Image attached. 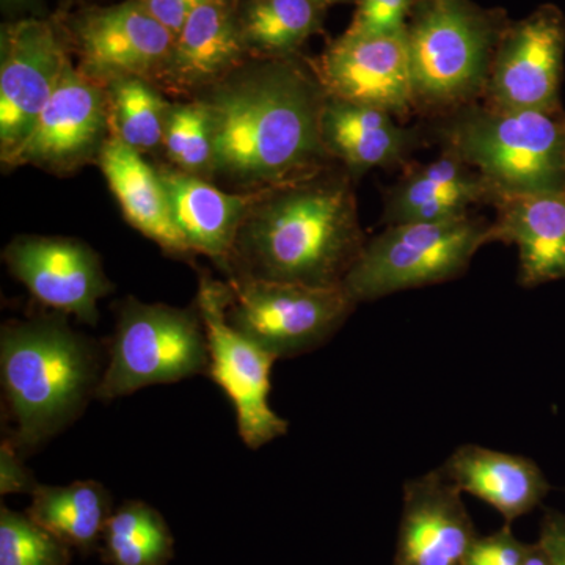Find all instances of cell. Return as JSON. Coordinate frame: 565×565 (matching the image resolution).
<instances>
[{
  "mask_svg": "<svg viewBox=\"0 0 565 565\" xmlns=\"http://www.w3.org/2000/svg\"><path fill=\"white\" fill-rule=\"evenodd\" d=\"M228 302V285L214 281L207 275L200 277L195 305L210 345L207 375L232 401L244 444L259 449L286 435L289 427L269 404L270 373L277 359L234 329L226 315Z\"/></svg>",
  "mask_w": 565,
  "mask_h": 565,
  "instance_id": "9",
  "label": "cell"
},
{
  "mask_svg": "<svg viewBox=\"0 0 565 565\" xmlns=\"http://www.w3.org/2000/svg\"><path fill=\"white\" fill-rule=\"evenodd\" d=\"M203 99L210 114L212 172L258 192L323 169L327 93L289 58H263L233 71Z\"/></svg>",
  "mask_w": 565,
  "mask_h": 565,
  "instance_id": "1",
  "label": "cell"
},
{
  "mask_svg": "<svg viewBox=\"0 0 565 565\" xmlns=\"http://www.w3.org/2000/svg\"><path fill=\"white\" fill-rule=\"evenodd\" d=\"M493 206L492 243L515 245L520 285L565 280V193L514 196Z\"/></svg>",
  "mask_w": 565,
  "mask_h": 565,
  "instance_id": "17",
  "label": "cell"
},
{
  "mask_svg": "<svg viewBox=\"0 0 565 565\" xmlns=\"http://www.w3.org/2000/svg\"><path fill=\"white\" fill-rule=\"evenodd\" d=\"M103 353L63 316L3 323L0 381L7 438L22 457L71 426L102 384Z\"/></svg>",
  "mask_w": 565,
  "mask_h": 565,
  "instance_id": "3",
  "label": "cell"
},
{
  "mask_svg": "<svg viewBox=\"0 0 565 565\" xmlns=\"http://www.w3.org/2000/svg\"><path fill=\"white\" fill-rule=\"evenodd\" d=\"M440 470L460 492L492 505L505 525L530 514L550 492L544 471L534 460L486 446H459Z\"/></svg>",
  "mask_w": 565,
  "mask_h": 565,
  "instance_id": "20",
  "label": "cell"
},
{
  "mask_svg": "<svg viewBox=\"0 0 565 565\" xmlns=\"http://www.w3.org/2000/svg\"><path fill=\"white\" fill-rule=\"evenodd\" d=\"M3 258L33 299L81 322H98L99 299L111 285L90 247L63 237H18Z\"/></svg>",
  "mask_w": 565,
  "mask_h": 565,
  "instance_id": "14",
  "label": "cell"
},
{
  "mask_svg": "<svg viewBox=\"0 0 565 565\" xmlns=\"http://www.w3.org/2000/svg\"><path fill=\"white\" fill-rule=\"evenodd\" d=\"M539 546L552 565H565V515L546 511L542 520Z\"/></svg>",
  "mask_w": 565,
  "mask_h": 565,
  "instance_id": "33",
  "label": "cell"
},
{
  "mask_svg": "<svg viewBox=\"0 0 565 565\" xmlns=\"http://www.w3.org/2000/svg\"><path fill=\"white\" fill-rule=\"evenodd\" d=\"M316 3L326 9V7L332 6V3L341 2V0H315Z\"/></svg>",
  "mask_w": 565,
  "mask_h": 565,
  "instance_id": "37",
  "label": "cell"
},
{
  "mask_svg": "<svg viewBox=\"0 0 565 565\" xmlns=\"http://www.w3.org/2000/svg\"><path fill=\"white\" fill-rule=\"evenodd\" d=\"M437 137L441 150L481 174L493 204L514 196L565 193V110L468 104L444 114Z\"/></svg>",
  "mask_w": 565,
  "mask_h": 565,
  "instance_id": "4",
  "label": "cell"
},
{
  "mask_svg": "<svg viewBox=\"0 0 565 565\" xmlns=\"http://www.w3.org/2000/svg\"><path fill=\"white\" fill-rule=\"evenodd\" d=\"M163 147L182 172L196 174L212 169L211 120L203 102L172 107Z\"/></svg>",
  "mask_w": 565,
  "mask_h": 565,
  "instance_id": "29",
  "label": "cell"
},
{
  "mask_svg": "<svg viewBox=\"0 0 565 565\" xmlns=\"http://www.w3.org/2000/svg\"><path fill=\"white\" fill-rule=\"evenodd\" d=\"M490 243L492 222L473 214L386 225L366 241L343 286L360 303L440 285L462 277L479 248Z\"/></svg>",
  "mask_w": 565,
  "mask_h": 565,
  "instance_id": "6",
  "label": "cell"
},
{
  "mask_svg": "<svg viewBox=\"0 0 565 565\" xmlns=\"http://www.w3.org/2000/svg\"><path fill=\"white\" fill-rule=\"evenodd\" d=\"M526 552L527 544L515 537L511 525H504L484 537L479 535L463 565H525Z\"/></svg>",
  "mask_w": 565,
  "mask_h": 565,
  "instance_id": "31",
  "label": "cell"
},
{
  "mask_svg": "<svg viewBox=\"0 0 565 565\" xmlns=\"http://www.w3.org/2000/svg\"><path fill=\"white\" fill-rule=\"evenodd\" d=\"M22 457L9 438L0 446V493H32L39 482L22 463Z\"/></svg>",
  "mask_w": 565,
  "mask_h": 565,
  "instance_id": "32",
  "label": "cell"
},
{
  "mask_svg": "<svg viewBox=\"0 0 565 565\" xmlns=\"http://www.w3.org/2000/svg\"><path fill=\"white\" fill-rule=\"evenodd\" d=\"M73 548L28 514L0 509V565H70Z\"/></svg>",
  "mask_w": 565,
  "mask_h": 565,
  "instance_id": "28",
  "label": "cell"
},
{
  "mask_svg": "<svg viewBox=\"0 0 565 565\" xmlns=\"http://www.w3.org/2000/svg\"><path fill=\"white\" fill-rule=\"evenodd\" d=\"M141 2L156 20L177 36L185 20L203 0H141Z\"/></svg>",
  "mask_w": 565,
  "mask_h": 565,
  "instance_id": "34",
  "label": "cell"
},
{
  "mask_svg": "<svg viewBox=\"0 0 565 565\" xmlns=\"http://www.w3.org/2000/svg\"><path fill=\"white\" fill-rule=\"evenodd\" d=\"M33 0H2L3 9H22V7L31 6Z\"/></svg>",
  "mask_w": 565,
  "mask_h": 565,
  "instance_id": "36",
  "label": "cell"
},
{
  "mask_svg": "<svg viewBox=\"0 0 565 565\" xmlns=\"http://www.w3.org/2000/svg\"><path fill=\"white\" fill-rule=\"evenodd\" d=\"M505 25L470 0H416L405 25L416 109L446 114L482 99Z\"/></svg>",
  "mask_w": 565,
  "mask_h": 565,
  "instance_id": "5",
  "label": "cell"
},
{
  "mask_svg": "<svg viewBox=\"0 0 565 565\" xmlns=\"http://www.w3.org/2000/svg\"><path fill=\"white\" fill-rule=\"evenodd\" d=\"M228 321L275 359L315 351L348 321L355 302L344 286L236 278L228 281Z\"/></svg>",
  "mask_w": 565,
  "mask_h": 565,
  "instance_id": "8",
  "label": "cell"
},
{
  "mask_svg": "<svg viewBox=\"0 0 565 565\" xmlns=\"http://www.w3.org/2000/svg\"><path fill=\"white\" fill-rule=\"evenodd\" d=\"M159 174L173 221L191 250L228 269L237 234L259 191L228 193L182 170L163 169Z\"/></svg>",
  "mask_w": 565,
  "mask_h": 565,
  "instance_id": "18",
  "label": "cell"
},
{
  "mask_svg": "<svg viewBox=\"0 0 565 565\" xmlns=\"http://www.w3.org/2000/svg\"><path fill=\"white\" fill-rule=\"evenodd\" d=\"M478 537L462 492L440 468L405 482L393 565H463Z\"/></svg>",
  "mask_w": 565,
  "mask_h": 565,
  "instance_id": "16",
  "label": "cell"
},
{
  "mask_svg": "<svg viewBox=\"0 0 565 565\" xmlns=\"http://www.w3.org/2000/svg\"><path fill=\"white\" fill-rule=\"evenodd\" d=\"M364 244L351 180L321 169L259 191L226 273L334 288L343 286Z\"/></svg>",
  "mask_w": 565,
  "mask_h": 565,
  "instance_id": "2",
  "label": "cell"
},
{
  "mask_svg": "<svg viewBox=\"0 0 565 565\" xmlns=\"http://www.w3.org/2000/svg\"><path fill=\"white\" fill-rule=\"evenodd\" d=\"M106 99L102 85L70 62L28 139L7 166L32 163L66 172L87 161L106 141L103 139L109 125Z\"/></svg>",
  "mask_w": 565,
  "mask_h": 565,
  "instance_id": "15",
  "label": "cell"
},
{
  "mask_svg": "<svg viewBox=\"0 0 565 565\" xmlns=\"http://www.w3.org/2000/svg\"><path fill=\"white\" fill-rule=\"evenodd\" d=\"M74 35L79 70L106 87L122 77L162 76L174 44L173 33L141 0L85 11L74 24Z\"/></svg>",
  "mask_w": 565,
  "mask_h": 565,
  "instance_id": "13",
  "label": "cell"
},
{
  "mask_svg": "<svg viewBox=\"0 0 565 565\" xmlns=\"http://www.w3.org/2000/svg\"><path fill=\"white\" fill-rule=\"evenodd\" d=\"M98 552L109 565H169L174 539L158 509L125 501L110 515Z\"/></svg>",
  "mask_w": 565,
  "mask_h": 565,
  "instance_id": "26",
  "label": "cell"
},
{
  "mask_svg": "<svg viewBox=\"0 0 565 565\" xmlns=\"http://www.w3.org/2000/svg\"><path fill=\"white\" fill-rule=\"evenodd\" d=\"M327 96L405 118L416 110L405 31L392 35L344 32L315 66Z\"/></svg>",
  "mask_w": 565,
  "mask_h": 565,
  "instance_id": "12",
  "label": "cell"
},
{
  "mask_svg": "<svg viewBox=\"0 0 565 565\" xmlns=\"http://www.w3.org/2000/svg\"><path fill=\"white\" fill-rule=\"evenodd\" d=\"M107 87L111 137L139 152L163 143L172 107L163 102L150 82L140 77H122L110 82Z\"/></svg>",
  "mask_w": 565,
  "mask_h": 565,
  "instance_id": "27",
  "label": "cell"
},
{
  "mask_svg": "<svg viewBox=\"0 0 565 565\" xmlns=\"http://www.w3.org/2000/svg\"><path fill=\"white\" fill-rule=\"evenodd\" d=\"M315 0H243L236 9L245 51L262 58H289L321 29Z\"/></svg>",
  "mask_w": 565,
  "mask_h": 565,
  "instance_id": "25",
  "label": "cell"
},
{
  "mask_svg": "<svg viewBox=\"0 0 565 565\" xmlns=\"http://www.w3.org/2000/svg\"><path fill=\"white\" fill-rule=\"evenodd\" d=\"M236 9L230 0H203L174 36L162 76L178 88L217 84L243 62Z\"/></svg>",
  "mask_w": 565,
  "mask_h": 565,
  "instance_id": "22",
  "label": "cell"
},
{
  "mask_svg": "<svg viewBox=\"0 0 565 565\" xmlns=\"http://www.w3.org/2000/svg\"><path fill=\"white\" fill-rule=\"evenodd\" d=\"M565 17L542 6L505 25L482 103L497 109L559 111L564 76Z\"/></svg>",
  "mask_w": 565,
  "mask_h": 565,
  "instance_id": "10",
  "label": "cell"
},
{
  "mask_svg": "<svg viewBox=\"0 0 565 565\" xmlns=\"http://www.w3.org/2000/svg\"><path fill=\"white\" fill-rule=\"evenodd\" d=\"M493 204V193L481 174L452 152L408 167L385 200L386 225L438 222L471 214L476 204Z\"/></svg>",
  "mask_w": 565,
  "mask_h": 565,
  "instance_id": "19",
  "label": "cell"
},
{
  "mask_svg": "<svg viewBox=\"0 0 565 565\" xmlns=\"http://www.w3.org/2000/svg\"><path fill=\"white\" fill-rule=\"evenodd\" d=\"M98 154L104 177L126 221L167 253L181 256L192 253L173 221L161 174L145 162L141 152L110 137Z\"/></svg>",
  "mask_w": 565,
  "mask_h": 565,
  "instance_id": "23",
  "label": "cell"
},
{
  "mask_svg": "<svg viewBox=\"0 0 565 565\" xmlns=\"http://www.w3.org/2000/svg\"><path fill=\"white\" fill-rule=\"evenodd\" d=\"M321 136L330 158L343 162L353 177L407 161L419 134L405 128L388 111L327 96Z\"/></svg>",
  "mask_w": 565,
  "mask_h": 565,
  "instance_id": "21",
  "label": "cell"
},
{
  "mask_svg": "<svg viewBox=\"0 0 565 565\" xmlns=\"http://www.w3.org/2000/svg\"><path fill=\"white\" fill-rule=\"evenodd\" d=\"M416 0H356L351 28L362 35H392L405 31Z\"/></svg>",
  "mask_w": 565,
  "mask_h": 565,
  "instance_id": "30",
  "label": "cell"
},
{
  "mask_svg": "<svg viewBox=\"0 0 565 565\" xmlns=\"http://www.w3.org/2000/svg\"><path fill=\"white\" fill-rule=\"evenodd\" d=\"M525 565H552L550 564L548 557H546L544 550L535 544L527 545Z\"/></svg>",
  "mask_w": 565,
  "mask_h": 565,
  "instance_id": "35",
  "label": "cell"
},
{
  "mask_svg": "<svg viewBox=\"0 0 565 565\" xmlns=\"http://www.w3.org/2000/svg\"><path fill=\"white\" fill-rule=\"evenodd\" d=\"M210 373V345L199 308L181 310L129 299L121 305L96 399L110 403L145 386Z\"/></svg>",
  "mask_w": 565,
  "mask_h": 565,
  "instance_id": "7",
  "label": "cell"
},
{
  "mask_svg": "<svg viewBox=\"0 0 565 565\" xmlns=\"http://www.w3.org/2000/svg\"><path fill=\"white\" fill-rule=\"evenodd\" d=\"M57 32L43 20L3 24L0 33V154L9 161L28 139L68 66Z\"/></svg>",
  "mask_w": 565,
  "mask_h": 565,
  "instance_id": "11",
  "label": "cell"
},
{
  "mask_svg": "<svg viewBox=\"0 0 565 565\" xmlns=\"http://www.w3.org/2000/svg\"><path fill=\"white\" fill-rule=\"evenodd\" d=\"M25 514L82 555L99 550L114 504L109 490L96 481L36 486Z\"/></svg>",
  "mask_w": 565,
  "mask_h": 565,
  "instance_id": "24",
  "label": "cell"
}]
</instances>
